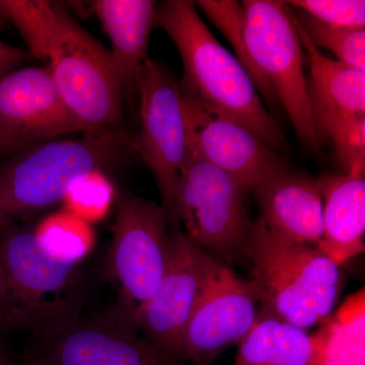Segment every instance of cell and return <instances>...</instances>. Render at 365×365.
<instances>
[{
    "label": "cell",
    "instance_id": "6da1fadb",
    "mask_svg": "<svg viewBox=\"0 0 365 365\" xmlns=\"http://www.w3.org/2000/svg\"><path fill=\"white\" fill-rule=\"evenodd\" d=\"M155 23L181 55L182 93L232 115L273 150L284 145L282 131L264 107L248 72L215 39L193 1L169 0L158 4Z\"/></svg>",
    "mask_w": 365,
    "mask_h": 365
},
{
    "label": "cell",
    "instance_id": "7a4b0ae2",
    "mask_svg": "<svg viewBox=\"0 0 365 365\" xmlns=\"http://www.w3.org/2000/svg\"><path fill=\"white\" fill-rule=\"evenodd\" d=\"M122 130L31 144L0 160V228L62 202L72 186L104 172L131 148Z\"/></svg>",
    "mask_w": 365,
    "mask_h": 365
},
{
    "label": "cell",
    "instance_id": "3957f363",
    "mask_svg": "<svg viewBox=\"0 0 365 365\" xmlns=\"http://www.w3.org/2000/svg\"><path fill=\"white\" fill-rule=\"evenodd\" d=\"M245 256L253 265L252 282L261 309L304 330L331 316L345 276L318 249L278 237L259 218L252 225Z\"/></svg>",
    "mask_w": 365,
    "mask_h": 365
},
{
    "label": "cell",
    "instance_id": "277c9868",
    "mask_svg": "<svg viewBox=\"0 0 365 365\" xmlns=\"http://www.w3.org/2000/svg\"><path fill=\"white\" fill-rule=\"evenodd\" d=\"M0 273L6 290L7 328L39 340L78 322L83 304L79 264L55 260L41 249L32 228H0Z\"/></svg>",
    "mask_w": 365,
    "mask_h": 365
},
{
    "label": "cell",
    "instance_id": "5b68a950",
    "mask_svg": "<svg viewBox=\"0 0 365 365\" xmlns=\"http://www.w3.org/2000/svg\"><path fill=\"white\" fill-rule=\"evenodd\" d=\"M46 61L85 133L120 130L123 88L111 53L56 4Z\"/></svg>",
    "mask_w": 365,
    "mask_h": 365
},
{
    "label": "cell",
    "instance_id": "8992f818",
    "mask_svg": "<svg viewBox=\"0 0 365 365\" xmlns=\"http://www.w3.org/2000/svg\"><path fill=\"white\" fill-rule=\"evenodd\" d=\"M167 222L165 209L153 201L130 192L118 198L108 263L118 292L112 318L133 329L167 267Z\"/></svg>",
    "mask_w": 365,
    "mask_h": 365
},
{
    "label": "cell",
    "instance_id": "52a82bcc",
    "mask_svg": "<svg viewBox=\"0 0 365 365\" xmlns=\"http://www.w3.org/2000/svg\"><path fill=\"white\" fill-rule=\"evenodd\" d=\"M242 4L250 56L272 86L299 140L314 155H319L322 143L304 74V48L292 11L284 1L245 0Z\"/></svg>",
    "mask_w": 365,
    "mask_h": 365
},
{
    "label": "cell",
    "instance_id": "ba28073f",
    "mask_svg": "<svg viewBox=\"0 0 365 365\" xmlns=\"http://www.w3.org/2000/svg\"><path fill=\"white\" fill-rule=\"evenodd\" d=\"M139 130L131 139L157 182L168 220L180 222L178 185L188 155L186 126L179 83L163 64L144 60L135 81Z\"/></svg>",
    "mask_w": 365,
    "mask_h": 365
},
{
    "label": "cell",
    "instance_id": "9c48e42d",
    "mask_svg": "<svg viewBox=\"0 0 365 365\" xmlns=\"http://www.w3.org/2000/svg\"><path fill=\"white\" fill-rule=\"evenodd\" d=\"M244 188L235 178L188 153L178 185V213L204 251L232 261L246 253L252 225Z\"/></svg>",
    "mask_w": 365,
    "mask_h": 365
},
{
    "label": "cell",
    "instance_id": "30bf717a",
    "mask_svg": "<svg viewBox=\"0 0 365 365\" xmlns=\"http://www.w3.org/2000/svg\"><path fill=\"white\" fill-rule=\"evenodd\" d=\"M225 266L186 232L170 235L167 267L139 314L136 328L143 329L151 342L180 357L190 319Z\"/></svg>",
    "mask_w": 365,
    "mask_h": 365
},
{
    "label": "cell",
    "instance_id": "8fae6325",
    "mask_svg": "<svg viewBox=\"0 0 365 365\" xmlns=\"http://www.w3.org/2000/svg\"><path fill=\"white\" fill-rule=\"evenodd\" d=\"M181 96L189 153L225 170L248 192L287 169L279 155L240 120L182 91Z\"/></svg>",
    "mask_w": 365,
    "mask_h": 365
},
{
    "label": "cell",
    "instance_id": "7c38bea8",
    "mask_svg": "<svg viewBox=\"0 0 365 365\" xmlns=\"http://www.w3.org/2000/svg\"><path fill=\"white\" fill-rule=\"evenodd\" d=\"M25 365H185L173 354L114 319L69 326L38 341Z\"/></svg>",
    "mask_w": 365,
    "mask_h": 365
},
{
    "label": "cell",
    "instance_id": "4fadbf2b",
    "mask_svg": "<svg viewBox=\"0 0 365 365\" xmlns=\"http://www.w3.org/2000/svg\"><path fill=\"white\" fill-rule=\"evenodd\" d=\"M260 312L254 283L242 279L225 266L190 319L182 337L180 357L197 365L211 364L246 337Z\"/></svg>",
    "mask_w": 365,
    "mask_h": 365
},
{
    "label": "cell",
    "instance_id": "5bb4252c",
    "mask_svg": "<svg viewBox=\"0 0 365 365\" xmlns=\"http://www.w3.org/2000/svg\"><path fill=\"white\" fill-rule=\"evenodd\" d=\"M0 130L24 145L83 132L49 67H26L0 78Z\"/></svg>",
    "mask_w": 365,
    "mask_h": 365
},
{
    "label": "cell",
    "instance_id": "9a60e30c",
    "mask_svg": "<svg viewBox=\"0 0 365 365\" xmlns=\"http://www.w3.org/2000/svg\"><path fill=\"white\" fill-rule=\"evenodd\" d=\"M260 220L273 234L316 248L323 235V198L318 179L287 169L253 190Z\"/></svg>",
    "mask_w": 365,
    "mask_h": 365
},
{
    "label": "cell",
    "instance_id": "2e32d148",
    "mask_svg": "<svg viewBox=\"0 0 365 365\" xmlns=\"http://www.w3.org/2000/svg\"><path fill=\"white\" fill-rule=\"evenodd\" d=\"M323 198V235L316 249L336 265L364 252V170L318 178Z\"/></svg>",
    "mask_w": 365,
    "mask_h": 365
},
{
    "label": "cell",
    "instance_id": "e0dca14e",
    "mask_svg": "<svg viewBox=\"0 0 365 365\" xmlns=\"http://www.w3.org/2000/svg\"><path fill=\"white\" fill-rule=\"evenodd\" d=\"M292 18L309 63V95L316 128L355 115H365V71L322 54L307 37L294 11Z\"/></svg>",
    "mask_w": 365,
    "mask_h": 365
},
{
    "label": "cell",
    "instance_id": "ac0fdd59",
    "mask_svg": "<svg viewBox=\"0 0 365 365\" xmlns=\"http://www.w3.org/2000/svg\"><path fill=\"white\" fill-rule=\"evenodd\" d=\"M158 4L151 0H96L91 4L112 44L111 56L123 91L134 93Z\"/></svg>",
    "mask_w": 365,
    "mask_h": 365
},
{
    "label": "cell",
    "instance_id": "d6986e66",
    "mask_svg": "<svg viewBox=\"0 0 365 365\" xmlns=\"http://www.w3.org/2000/svg\"><path fill=\"white\" fill-rule=\"evenodd\" d=\"M235 365H312L314 343L304 329L261 309L239 343Z\"/></svg>",
    "mask_w": 365,
    "mask_h": 365
},
{
    "label": "cell",
    "instance_id": "ffe728a7",
    "mask_svg": "<svg viewBox=\"0 0 365 365\" xmlns=\"http://www.w3.org/2000/svg\"><path fill=\"white\" fill-rule=\"evenodd\" d=\"M311 337L312 365H365L364 290L348 297Z\"/></svg>",
    "mask_w": 365,
    "mask_h": 365
},
{
    "label": "cell",
    "instance_id": "44dd1931",
    "mask_svg": "<svg viewBox=\"0 0 365 365\" xmlns=\"http://www.w3.org/2000/svg\"><path fill=\"white\" fill-rule=\"evenodd\" d=\"M34 234L48 256L66 263L81 264L96 242L91 223L66 209L46 217L34 230Z\"/></svg>",
    "mask_w": 365,
    "mask_h": 365
},
{
    "label": "cell",
    "instance_id": "7402d4cb",
    "mask_svg": "<svg viewBox=\"0 0 365 365\" xmlns=\"http://www.w3.org/2000/svg\"><path fill=\"white\" fill-rule=\"evenodd\" d=\"M209 20L212 21L218 30L225 36L228 42L234 47L235 58L248 72L257 90L260 91L268 102L275 103L277 100L272 86L261 71L255 66L250 56L244 35V9L242 4L235 0H200L194 2Z\"/></svg>",
    "mask_w": 365,
    "mask_h": 365
},
{
    "label": "cell",
    "instance_id": "603a6c76",
    "mask_svg": "<svg viewBox=\"0 0 365 365\" xmlns=\"http://www.w3.org/2000/svg\"><path fill=\"white\" fill-rule=\"evenodd\" d=\"M56 4L45 0H0V14L18 29L29 52L44 61Z\"/></svg>",
    "mask_w": 365,
    "mask_h": 365
},
{
    "label": "cell",
    "instance_id": "cb8c5ba5",
    "mask_svg": "<svg viewBox=\"0 0 365 365\" xmlns=\"http://www.w3.org/2000/svg\"><path fill=\"white\" fill-rule=\"evenodd\" d=\"M297 16L307 37L317 48L330 50L338 61L353 68L365 71V29L341 28L319 23L311 16Z\"/></svg>",
    "mask_w": 365,
    "mask_h": 365
},
{
    "label": "cell",
    "instance_id": "d4e9b609",
    "mask_svg": "<svg viewBox=\"0 0 365 365\" xmlns=\"http://www.w3.org/2000/svg\"><path fill=\"white\" fill-rule=\"evenodd\" d=\"M114 196V187L105 173L95 172L76 182L62 202L66 210L91 225L105 217Z\"/></svg>",
    "mask_w": 365,
    "mask_h": 365
},
{
    "label": "cell",
    "instance_id": "484cf974",
    "mask_svg": "<svg viewBox=\"0 0 365 365\" xmlns=\"http://www.w3.org/2000/svg\"><path fill=\"white\" fill-rule=\"evenodd\" d=\"M314 20L341 28H364V0H292L285 1Z\"/></svg>",
    "mask_w": 365,
    "mask_h": 365
},
{
    "label": "cell",
    "instance_id": "4316f807",
    "mask_svg": "<svg viewBox=\"0 0 365 365\" xmlns=\"http://www.w3.org/2000/svg\"><path fill=\"white\" fill-rule=\"evenodd\" d=\"M29 59L30 53L0 39V78L23 66Z\"/></svg>",
    "mask_w": 365,
    "mask_h": 365
},
{
    "label": "cell",
    "instance_id": "83f0119b",
    "mask_svg": "<svg viewBox=\"0 0 365 365\" xmlns=\"http://www.w3.org/2000/svg\"><path fill=\"white\" fill-rule=\"evenodd\" d=\"M6 331H9V328H7L6 290L4 277L0 273V351L4 349L2 347L1 340L2 336Z\"/></svg>",
    "mask_w": 365,
    "mask_h": 365
},
{
    "label": "cell",
    "instance_id": "f1b7e54d",
    "mask_svg": "<svg viewBox=\"0 0 365 365\" xmlns=\"http://www.w3.org/2000/svg\"><path fill=\"white\" fill-rule=\"evenodd\" d=\"M24 148L26 146L20 141L0 130V160Z\"/></svg>",
    "mask_w": 365,
    "mask_h": 365
},
{
    "label": "cell",
    "instance_id": "f546056e",
    "mask_svg": "<svg viewBox=\"0 0 365 365\" xmlns=\"http://www.w3.org/2000/svg\"><path fill=\"white\" fill-rule=\"evenodd\" d=\"M0 365H25L21 360L14 359L6 350L0 351Z\"/></svg>",
    "mask_w": 365,
    "mask_h": 365
},
{
    "label": "cell",
    "instance_id": "4dcf8cb0",
    "mask_svg": "<svg viewBox=\"0 0 365 365\" xmlns=\"http://www.w3.org/2000/svg\"><path fill=\"white\" fill-rule=\"evenodd\" d=\"M7 21H6V19L2 16V14H0V29H4V26H6Z\"/></svg>",
    "mask_w": 365,
    "mask_h": 365
}]
</instances>
